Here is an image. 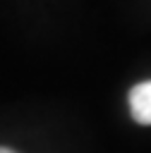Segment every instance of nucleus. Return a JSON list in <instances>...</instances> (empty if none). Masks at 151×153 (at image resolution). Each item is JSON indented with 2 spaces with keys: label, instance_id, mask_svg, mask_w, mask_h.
Segmentation results:
<instances>
[{
  "label": "nucleus",
  "instance_id": "obj_1",
  "mask_svg": "<svg viewBox=\"0 0 151 153\" xmlns=\"http://www.w3.org/2000/svg\"><path fill=\"white\" fill-rule=\"evenodd\" d=\"M129 112L139 124H151V81H141L129 91Z\"/></svg>",
  "mask_w": 151,
  "mask_h": 153
},
{
  "label": "nucleus",
  "instance_id": "obj_2",
  "mask_svg": "<svg viewBox=\"0 0 151 153\" xmlns=\"http://www.w3.org/2000/svg\"><path fill=\"white\" fill-rule=\"evenodd\" d=\"M0 153H14V151H12V148H2V146H0Z\"/></svg>",
  "mask_w": 151,
  "mask_h": 153
}]
</instances>
